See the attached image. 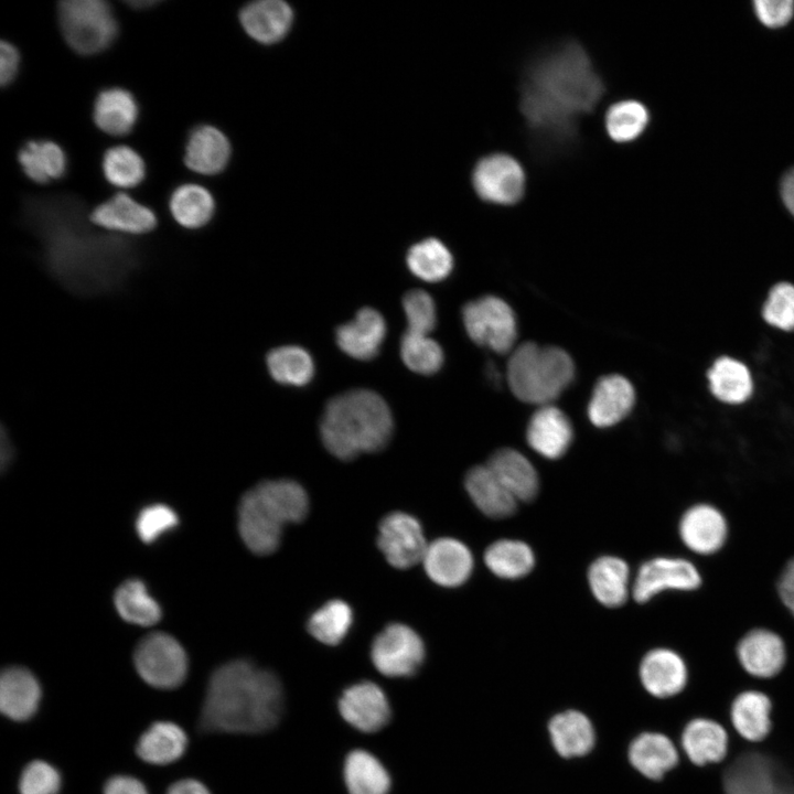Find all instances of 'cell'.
<instances>
[{
    "label": "cell",
    "mask_w": 794,
    "mask_h": 794,
    "mask_svg": "<svg viewBox=\"0 0 794 794\" xmlns=\"http://www.w3.org/2000/svg\"><path fill=\"white\" fill-rule=\"evenodd\" d=\"M127 4L130 8L141 10V9L151 8L152 6L158 4V1H155V0L128 1Z\"/></svg>",
    "instance_id": "58"
},
{
    "label": "cell",
    "mask_w": 794,
    "mask_h": 794,
    "mask_svg": "<svg viewBox=\"0 0 794 794\" xmlns=\"http://www.w3.org/2000/svg\"><path fill=\"white\" fill-rule=\"evenodd\" d=\"M762 321L781 333H794V282L780 280L765 293L760 307Z\"/></svg>",
    "instance_id": "46"
},
{
    "label": "cell",
    "mask_w": 794,
    "mask_h": 794,
    "mask_svg": "<svg viewBox=\"0 0 794 794\" xmlns=\"http://www.w3.org/2000/svg\"><path fill=\"white\" fill-rule=\"evenodd\" d=\"M573 439L572 425L567 415L552 405L540 406L530 417L526 440L539 455L556 460L569 449Z\"/></svg>",
    "instance_id": "21"
},
{
    "label": "cell",
    "mask_w": 794,
    "mask_h": 794,
    "mask_svg": "<svg viewBox=\"0 0 794 794\" xmlns=\"http://www.w3.org/2000/svg\"><path fill=\"white\" fill-rule=\"evenodd\" d=\"M61 786L60 772L42 760L30 762L19 780L20 794H58Z\"/></svg>",
    "instance_id": "50"
},
{
    "label": "cell",
    "mask_w": 794,
    "mask_h": 794,
    "mask_svg": "<svg viewBox=\"0 0 794 794\" xmlns=\"http://www.w3.org/2000/svg\"><path fill=\"white\" fill-rule=\"evenodd\" d=\"M89 217L96 227L125 237L150 233L158 224L151 208L124 193L97 205Z\"/></svg>",
    "instance_id": "18"
},
{
    "label": "cell",
    "mask_w": 794,
    "mask_h": 794,
    "mask_svg": "<svg viewBox=\"0 0 794 794\" xmlns=\"http://www.w3.org/2000/svg\"><path fill=\"white\" fill-rule=\"evenodd\" d=\"M403 308L408 326L406 331L429 335L434 329L436 305L426 291L419 289L408 291L403 298Z\"/></svg>",
    "instance_id": "49"
},
{
    "label": "cell",
    "mask_w": 794,
    "mask_h": 794,
    "mask_svg": "<svg viewBox=\"0 0 794 794\" xmlns=\"http://www.w3.org/2000/svg\"><path fill=\"white\" fill-rule=\"evenodd\" d=\"M646 107L634 99H624L612 104L604 116L608 136L615 142L626 143L639 138L648 124Z\"/></svg>",
    "instance_id": "43"
},
{
    "label": "cell",
    "mask_w": 794,
    "mask_h": 794,
    "mask_svg": "<svg viewBox=\"0 0 794 794\" xmlns=\"http://www.w3.org/2000/svg\"><path fill=\"white\" fill-rule=\"evenodd\" d=\"M114 602L119 615L131 624L149 626L161 618L159 603L139 579L121 583L116 590Z\"/></svg>",
    "instance_id": "40"
},
{
    "label": "cell",
    "mask_w": 794,
    "mask_h": 794,
    "mask_svg": "<svg viewBox=\"0 0 794 794\" xmlns=\"http://www.w3.org/2000/svg\"><path fill=\"white\" fill-rule=\"evenodd\" d=\"M400 356L410 371L422 375L438 372L443 363V352L438 342L427 334L409 331L401 336Z\"/></svg>",
    "instance_id": "47"
},
{
    "label": "cell",
    "mask_w": 794,
    "mask_h": 794,
    "mask_svg": "<svg viewBox=\"0 0 794 794\" xmlns=\"http://www.w3.org/2000/svg\"><path fill=\"white\" fill-rule=\"evenodd\" d=\"M167 794H211V792L195 779H183L171 784Z\"/></svg>",
    "instance_id": "55"
},
{
    "label": "cell",
    "mask_w": 794,
    "mask_h": 794,
    "mask_svg": "<svg viewBox=\"0 0 794 794\" xmlns=\"http://www.w3.org/2000/svg\"><path fill=\"white\" fill-rule=\"evenodd\" d=\"M352 621L350 605L342 600H331L310 616L308 631L323 644L336 645L345 637Z\"/></svg>",
    "instance_id": "45"
},
{
    "label": "cell",
    "mask_w": 794,
    "mask_h": 794,
    "mask_svg": "<svg viewBox=\"0 0 794 794\" xmlns=\"http://www.w3.org/2000/svg\"><path fill=\"white\" fill-rule=\"evenodd\" d=\"M734 653L741 668L757 679H772L785 667L787 643L777 632L754 627L745 632L734 644Z\"/></svg>",
    "instance_id": "14"
},
{
    "label": "cell",
    "mask_w": 794,
    "mask_h": 794,
    "mask_svg": "<svg viewBox=\"0 0 794 794\" xmlns=\"http://www.w3.org/2000/svg\"><path fill=\"white\" fill-rule=\"evenodd\" d=\"M754 9L760 21L771 28L786 24L793 15L792 0H757Z\"/></svg>",
    "instance_id": "51"
},
{
    "label": "cell",
    "mask_w": 794,
    "mask_h": 794,
    "mask_svg": "<svg viewBox=\"0 0 794 794\" xmlns=\"http://www.w3.org/2000/svg\"><path fill=\"white\" fill-rule=\"evenodd\" d=\"M169 210L180 226L197 229L212 219L215 202L211 192L204 186L185 183L175 187L171 193Z\"/></svg>",
    "instance_id": "38"
},
{
    "label": "cell",
    "mask_w": 794,
    "mask_h": 794,
    "mask_svg": "<svg viewBox=\"0 0 794 794\" xmlns=\"http://www.w3.org/2000/svg\"><path fill=\"white\" fill-rule=\"evenodd\" d=\"M57 19L65 42L81 55L105 51L118 34L112 9L104 0L61 1Z\"/></svg>",
    "instance_id": "7"
},
{
    "label": "cell",
    "mask_w": 794,
    "mask_h": 794,
    "mask_svg": "<svg viewBox=\"0 0 794 794\" xmlns=\"http://www.w3.org/2000/svg\"><path fill=\"white\" fill-rule=\"evenodd\" d=\"M678 749L696 766L718 764L728 754L729 734L712 719L695 718L683 729Z\"/></svg>",
    "instance_id": "23"
},
{
    "label": "cell",
    "mask_w": 794,
    "mask_h": 794,
    "mask_svg": "<svg viewBox=\"0 0 794 794\" xmlns=\"http://www.w3.org/2000/svg\"><path fill=\"white\" fill-rule=\"evenodd\" d=\"M20 66V54L17 47L8 42L0 43V83L2 87L10 85L17 77Z\"/></svg>",
    "instance_id": "52"
},
{
    "label": "cell",
    "mask_w": 794,
    "mask_h": 794,
    "mask_svg": "<svg viewBox=\"0 0 794 794\" xmlns=\"http://www.w3.org/2000/svg\"><path fill=\"white\" fill-rule=\"evenodd\" d=\"M635 403L631 382L618 374L600 378L588 405V417L599 428H607L623 420Z\"/></svg>",
    "instance_id": "24"
},
{
    "label": "cell",
    "mask_w": 794,
    "mask_h": 794,
    "mask_svg": "<svg viewBox=\"0 0 794 794\" xmlns=\"http://www.w3.org/2000/svg\"><path fill=\"white\" fill-rule=\"evenodd\" d=\"M371 656L374 666L383 675L409 676L422 664L425 645L411 627L391 623L374 639Z\"/></svg>",
    "instance_id": "11"
},
{
    "label": "cell",
    "mask_w": 794,
    "mask_h": 794,
    "mask_svg": "<svg viewBox=\"0 0 794 794\" xmlns=\"http://www.w3.org/2000/svg\"><path fill=\"white\" fill-rule=\"evenodd\" d=\"M781 195L786 208L794 216V168L782 180Z\"/></svg>",
    "instance_id": "56"
},
{
    "label": "cell",
    "mask_w": 794,
    "mask_h": 794,
    "mask_svg": "<svg viewBox=\"0 0 794 794\" xmlns=\"http://www.w3.org/2000/svg\"><path fill=\"white\" fill-rule=\"evenodd\" d=\"M393 427L390 409L377 393L353 389L329 400L320 420V434L330 453L351 460L382 450Z\"/></svg>",
    "instance_id": "4"
},
{
    "label": "cell",
    "mask_w": 794,
    "mask_h": 794,
    "mask_svg": "<svg viewBox=\"0 0 794 794\" xmlns=\"http://www.w3.org/2000/svg\"><path fill=\"white\" fill-rule=\"evenodd\" d=\"M14 458V448L12 446L10 436L8 434L7 430L2 426L1 428V470L4 471L8 469Z\"/></svg>",
    "instance_id": "57"
},
{
    "label": "cell",
    "mask_w": 794,
    "mask_h": 794,
    "mask_svg": "<svg viewBox=\"0 0 794 794\" xmlns=\"http://www.w3.org/2000/svg\"><path fill=\"white\" fill-rule=\"evenodd\" d=\"M464 486L474 505L490 518H507L517 509L519 502L486 464L469 470Z\"/></svg>",
    "instance_id": "29"
},
{
    "label": "cell",
    "mask_w": 794,
    "mask_h": 794,
    "mask_svg": "<svg viewBox=\"0 0 794 794\" xmlns=\"http://www.w3.org/2000/svg\"><path fill=\"white\" fill-rule=\"evenodd\" d=\"M308 508L307 492L299 483L287 479L264 481L240 500V537L254 554H271L280 545L283 527L301 522Z\"/></svg>",
    "instance_id": "5"
},
{
    "label": "cell",
    "mask_w": 794,
    "mask_h": 794,
    "mask_svg": "<svg viewBox=\"0 0 794 794\" xmlns=\"http://www.w3.org/2000/svg\"><path fill=\"white\" fill-rule=\"evenodd\" d=\"M777 593L784 607L794 616V557L781 571L777 580Z\"/></svg>",
    "instance_id": "54"
},
{
    "label": "cell",
    "mask_w": 794,
    "mask_h": 794,
    "mask_svg": "<svg viewBox=\"0 0 794 794\" xmlns=\"http://www.w3.org/2000/svg\"><path fill=\"white\" fill-rule=\"evenodd\" d=\"M705 377L711 397L725 406H742L751 400L755 391L750 366L733 355L715 357L706 368Z\"/></svg>",
    "instance_id": "17"
},
{
    "label": "cell",
    "mask_w": 794,
    "mask_h": 794,
    "mask_svg": "<svg viewBox=\"0 0 794 794\" xmlns=\"http://www.w3.org/2000/svg\"><path fill=\"white\" fill-rule=\"evenodd\" d=\"M728 523L722 512L709 503L688 507L678 524L682 543L691 552L711 556L718 552L728 538Z\"/></svg>",
    "instance_id": "16"
},
{
    "label": "cell",
    "mask_w": 794,
    "mask_h": 794,
    "mask_svg": "<svg viewBox=\"0 0 794 794\" xmlns=\"http://www.w3.org/2000/svg\"><path fill=\"white\" fill-rule=\"evenodd\" d=\"M464 329L470 339L498 354L509 352L517 337L516 318L501 298L484 296L468 302L462 310Z\"/></svg>",
    "instance_id": "9"
},
{
    "label": "cell",
    "mask_w": 794,
    "mask_h": 794,
    "mask_svg": "<svg viewBox=\"0 0 794 794\" xmlns=\"http://www.w3.org/2000/svg\"><path fill=\"white\" fill-rule=\"evenodd\" d=\"M344 777L350 794H387L389 775L380 762L363 750L348 754Z\"/></svg>",
    "instance_id": "39"
},
{
    "label": "cell",
    "mask_w": 794,
    "mask_h": 794,
    "mask_svg": "<svg viewBox=\"0 0 794 794\" xmlns=\"http://www.w3.org/2000/svg\"><path fill=\"white\" fill-rule=\"evenodd\" d=\"M377 545L386 560L398 569L422 561L428 547L418 519L403 512L390 513L382 519Z\"/></svg>",
    "instance_id": "13"
},
{
    "label": "cell",
    "mask_w": 794,
    "mask_h": 794,
    "mask_svg": "<svg viewBox=\"0 0 794 794\" xmlns=\"http://www.w3.org/2000/svg\"><path fill=\"white\" fill-rule=\"evenodd\" d=\"M587 579L592 596L605 608H620L632 596L629 564L618 556L598 557L590 564Z\"/></svg>",
    "instance_id": "26"
},
{
    "label": "cell",
    "mask_w": 794,
    "mask_h": 794,
    "mask_svg": "<svg viewBox=\"0 0 794 794\" xmlns=\"http://www.w3.org/2000/svg\"><path fill=\"white\" fill-rule=\"evenodd\" d=\"M639 676L645 691L657 699L678 696L689 680V668L684 656L676 650L659 646L643 656Z\"/></svg>",
    "instance_id": "15"
},
{
    "label": "cell",
    "mask_w": 794,
    "mask_h": 794,
    "mask_svg": "<svg viewBox=\"0 0 794 794\" xmlns=\"http://www.w3.org/2000/svg\"><path fill=\"white\" fill-rule=\"evenodd\" d=\"M483 560L493 575L506 580L527 576L536 562L535 554L528 544L511 538H502L489 545Z\"/></svg>",
    "instance_id": "36"
},
{
    "label": "cell",
    "mask_w": 794,
    "mask_h": 794,
    "mask_svg": "<svg viewBox=\"0 0 794 794\" xmlns=\"http://www.w3.org/2000/svg\"><path fill=\"white\" fill-rule=\"evenodd\" d=\"M266 361L271 377L283 385L304 386L314 374L311 355L297 345L273 348Z\"/></svg>",
    "instance_id": "41"
},
{
    "label": "cell",
    "mask_w": 794,
    "mask_h": 794,
    "mask_svg": "<svg viewBox=\"0 0 794 794\" xmlns=\"http://www.w3.org/2000/svg\"><path fill=\"white\" fill-rule=\"evenodd\" d=\"M422 562L429 578L446 588L463 584L474 568L470 548L451 537L438 538L428 544Z\"/></svg>",
    "instance_id": "19"
},
{
    "label": "cell",
    "mask_w": 794,
    "mask_h": 794,
    "mask_svg": "<svg viewBox=\"0 0 794 794\" xmlns=\"http://www.w3.org/2000/svg\"><path fill=\"white\" fill-rule=\"evenodd\" d=\"M386 331L382 314L373 308H363L352 321L336 329L335 339L345 354L368 361L378 354Z\"/></svg>",
    "instance_id": "25"
},
{
    "label": "cell",
    "mask_w": 794,
    "mask_h": 794,
    "mask_svg": "<svg viewBox=\"0 0 794 794\" xmlns=\"http://www.w3.org/2000/svg\"><path fill=\"white\" fill-rule=\"evenodd\" d=\"M486 465L518 502H530L539 492V476L533 463L519 451H495Z\"/></svg>",
    "instance_id": "30"
},
{
    "label": "cell",
    "mask_w": 794,
    "mask_h": 794,
    "mask_svg": "<svg viewBox=\"0 0 794 794\" xmlns=\"http://www.w3.org/2000/svg\"><path fill=\"white\" fill-rule=\"evenodd\" d=\"M139 108L135 96L127 89L110 87L98 93L93 105L94 124L103 132L121 137L135 127Z\"/></svg>",
    "instance_id": "31"
},
{
    "label": "cell",
    "mask_w": 794,
    "mask_h": 794,
    "mask_svg": "<svg viewBox=\"0 0 794 794\" xmlns=\"http://www.w3.org/2000/svg\"><path fill=\"white\" fill-rule=\"evenodd\" d=\"M229 157V141L219 129L200 125L189 135L184 163L191 171L204 175L217 174L225 169Z\"/></svg>",
    "instance_id": "28"
},
{
    "label": "cell",
    "mask_w": 794,
    "mask_h": 794,
    "mask_svg": "<svg viewBox=\"0 0 794 794\" xmlns=\"http://www.w3.org/2000/svg\"><path fill=\"white\" fill-rule=\"evenodd\" d=\"M472 184L480 198L498 205H513L524 195L526 175L521 163L504 153L482 158L474 167Z\"/></svg>",
    "instance_id": "12"
},
{
    "label": "cell",
    "mask_w": 794,
    "mask_h": 794,
    "mask_svg": "<svg viewBox=\"0 0 794 794\" xmlns=\"http://www.w3.org/2000/svg\"><path fill=\"white\" fill-rule=\"evenodd\" d=\"M409 270L421 280L438 282L447 278L453 267V258L447 246L437 238L415 244L407 254Z\"/></svg>",
    "instance_id": "42"
},
{
    "label": "cell",
    "mask_w": 794,
    "mask_h": 794,
    "mask_svg": "<svg viewBox=\"0 0 794 794\" xmlns=\"http://www.w3.org/2000/svg\"><path fill=\"white\" fill-rule=\"evenodd\" d=\"M772 701L763 691L748 689L732 701L730 720L733 730L745 741H763L772 729Z\"/></svg>",
    "instance_id": "32"
},
{
    "label": "cell",
    "mask_w": 794,
    "mask_h": 794,
    "mask_svg": "<svg viewBox=\"0 0 794 794\" xmlns=\"http://www.w3.org/2000/svg\"><path fill=\"white\" fill-rule=\"evenodd\" d=\"M702 583L700 571L686 558L658 556L644 561L632 582V598L644 604L668 591H695Z\"/></svg>",
    "instance_id": "10"
},
{
    "label": "cell",
    "mask_w": 794,
    "mask_h": 794,
    "mask_svg": "<svg viewBox=\"0 0 794 794\" xmlns=\"http://www.w3.org/2000/svg\"><path fill=\"white\" fill-rule=\"evenodd\" d=\"M239 20L249 36L268 44L280 40L288 32L292 11L283 1L261 0L243 8Z\"/></svg>",
    "instance_id": "33"
},
{
    "label": "cell",
    "mask_w": 794,
    "mask_h": 794,
    "mask_svg": "<svg viewBox=\"0 0 794 794\" xmlns=\"http://www.w3.org/2000/svg\"><path fill=\"white\" fill-rule=\"evenodd\" d=\"M281 710L278 678L248 661L236 659L211 675L198 723L206 732L259 733L279 721Z\"/></svg>",
    "instance_id": "3"
},
{
    "label": "cell",
    "mask_w": 794,
    "mask_h": 794,
    "mask_svg": "<svg viewBox=\"0 0 794 794\" xmlns=\"http://www.w3.org/2000/svg\"><path fill=\"white\" fill-rule=\"evenodd\" d=\"M18 162L31 181L39 184L58 180L67 169L62 147L52 140H30L18 152Z\"/></svg>",
    "instance_id": "35"
},
{
    "label": "cell",
    "mask_w": 794,
    "mask_h": 794,
    "mask_svg": "<svg viewBox=\"0 0 794 794\" xmlns=\"http://www.w3.org/2000/svg\"><path fill=\"white\" fill-rule=\"evenodd\" d=\"M101 170L108 183L121 189L135 187L146 176L142 157L128 146L107 149L103 155Z\"/></svg>",
    "instance_id": "44"
},
{
    "label": "cell",
    "mask_w": 794,
    "mask_h": 794,
    "mask_svg": "<svg viewBox=\"0 0 794 794\" xmlns=\"http://www.w3.org/2000/svg\"><path fill=\"white\" fill-rule=\"evenodd\" d=\"M549 732L555 749L565 758L588 753L594 742L590 720L576 710L556 715L549 722Z\"/></svg>",
    "instance_id": "37"
},
{
    "label": "cell",
    "mask_w": 794,
    "mask_h": 794,
    "mask_svg": "<svg viewBox=\"0 0 794 794\" xmlns=\"http://www.w3.org/2000/svg\"><path fill=\"white\" fill-rule=\"evenodd\" d=\"M22 221L39 242L46 271L75 296L111 293L140 265L133 242L98 230L77 196H30L22 206Z\"/></svg>",
    "instance_id": "1"
},
{
    "label": "cell",
    "mask_w": 794,
    "mask_h": 794,
    "mask_svg": "<svg viewBox=\"0 0 794 794\" xmlns=\"http://www.w3.org/2000/svg\"><path fill=\"white\" fill-rule=\"evenodd\" d=\"M178 524L179 516L173 508L167 504L154 503L139 512L135 526L139 538L146 544H151L175 528Z\"/></svg>",
    "instance_id": "48"
},
{
    "label": "cell",
    "mask_w": 794,
    "mask_h": 794,
    "mask_svg": "<svg viewBox=\"0 0 794 794\" xmlns=\"http://www.w3.org/2000/svg\"><path fill=\"white\" fill-rule=\"evenodd\" d=\"M41 686L26 668L11 666L0 677V709L13 721H25L33 717L41 700Z\"/></svg>",
    "instance_id": "27"
},
{
    "label": "cell",
    "mask_w": 794,
    "mask_h": 794,
    "mask_svg": "<svg viewBox=\"0 0 794 794\" xmlns=\"http://www.w3.org/2000/svg\"><path fill=\"white\" fill-rule=\"evenodd\" d=\"M133 663L139 676L159 689L179 687L187 673V656L183 646L163 632L151 633L138 643Z\"/></svg>",
    "instance_id": "8"
},
{
    "label": "cell",
    "mask_w": 794,
    "mask_h": 794,
    "mask_svg": "<svg viewBox=\"0 0 794 794\" xmlns=\"http://www.w3.org/2000/svg\"><path fill=\"white\" fill-rule=\"evenodd\" d=\"M575 365L567 352L556 346L525 342L508 358L506 378L512 393L522 401L550 405L569 386Z\"/></svg>",
    "instance_id": "6"
},
{
    "label": "cell",
    "mask_w": 794,
    "mask_h": 794,
    "mask_svg": "<svg viewBox=\"0 0 794 794\" xmlns=\"http://www.w3.org/2000/svg\"><path fill=\"white\" fill-rule=\"evenodd\" d=\"M104 794H148L143 783L130 775H115L104 785Z\"/></svg>",
    "instance_id": "53"
},
{
    "label": "cell",
    "mask_w": 794,
    "mask_h": 794,
    "mask_svg": "<svg viewBox=\"0 0 794 794\" xmlns=\"http://www.w3.org/2000/svg\"><path fill=\"white\" fill-rule=\"evenodd\" d=\"M186 747V733L179 725L157 721L140 736L136 752L149 764L167 765L179 760Z\"/></svg>",
    "instance_id": "34"
},
{
    "label": "cell",
    "mask_w": 794,
    "mask_h": 794,
    "mask_svg": "<svg viewBox=\"0 0 794 794\" xmlns=\"http://www.w3.org/2000/svg\"><path fill=\"white\" fill-rule=\"evenodd\" d=\"M339 709L345 721L363 732L382 729L390 717L384 691L369 682L348 687L339 701Z\"/></svg>",
    "instance_id": "20"
},
{
    "label": "cell",
    "mask_w": 794,
    "mask_h": 794,
    "mask_svg": "<svg viewBox=\"0 0 794 794\" xmlns=\"http://www.w3.org/2000/svg\"><path fill=\"white\" fill-rule=\"evenodd\" d=\"M629 759L641 775L659 782L679 764L680 751L667 734L644 731L632 741Z\"/></svg>",
    "instance_id": "22"
},
{
    "label": "cell",
    "mask_w": 794,
    "mask_h": 794,
    "mask_svg": "<svg viewBox=\"0 0 794 794\" xmlns=\"http://www.w3.org/2000/svg\"><path fill=\"white\" fill-rule=\"evenodd\" d=\"M604 90L588 53L573 40L533 56L522 71L519 108L536 155L572 150L580 119L593 111Z\"/></svg>",
    "instance_id": "2"
}]
</instances>
